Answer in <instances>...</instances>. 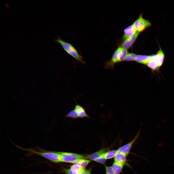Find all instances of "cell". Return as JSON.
<instances>
[{"mask_svg": "<svg viewBox=\"0 0 174 174\" xmlns=\"http://www.w3.org/2000/svg\"><path fill=\"white\" fill-rule=\"evenodd\" d=\"M137 55L133 53H128L124 61H135Z\"/></svg>", "mask_w": 174, "mask_h": 174, "instance_id": "19", "label": "cell"}, {"mask_svg": "<svg viewBox=\"0 0 174 174\" xmlns=\"http://www.w3.org/2000/svg\"><path fill=\"white\" fill-rule=\"evenodd\" d=\"M106 174H115L111 166H105Z\"/></svg>", "mask_w": 174, "mask_h": 174, "instance_id": "21", "label": "cell"}, {"mask_svg": "<svg viewBox=\"0 0 174 174\" xmlns=\"http://www.w3.org/2000/svg\"><path fill=\"white\" fill-rule=\"evenodd\" d=\"M152 54L150 55H137L135 61L137 62L145 65L152 58Z\"/></svg>", "mask_w": 174, "mask_h": 174, "instance_id": "12", "label": "cell"}, {"mask_svg": "<svg viewBox=\"0 0 174 174\" xmlns=\"http://www.w3.org/2000/svg\"><path fill=\"white\" fill-rule=\"evenodd\" d=\"M139 131L134 138L130 142L120 147L117 149L118 152L123 153L127 156L133 144L139 136Z\"/></svg>", "mask_w": 174, "mask_h": 174, "instance_id": "6", "label": "cell"}, {"mask_svg": "<svg viewBox=\"0 0 174 174\" xmlns=\"http://www.w3.org/2000/svg\"><path fill=\"white\" fill-rule=\"evenodd\" d=\"M127 156L124 154L118 152L114 158V162L130 167L127 162Z\"/></svg>", "mask_w": 174, "mask_h": 174, "instance_id": "9", "label": "cell"}, {"mask_svg": "<svg viewBox=\"0 0 174 174\" xmlns=\"http://www.w3.org/2000/svg\"><path fill=\"white\" fill-rule=\"evenodd\" d=\"M128 52L126 50L122 47H118L114 51L112 58L105 64L106 68L112 69L115 64L124 61Z\"/></svg>", "mask_w": 174, "mask_h": 174, "instance_id": "1", "label": "cell"}, {"mask_svg": "<svg viewBox=\"0 0 174 174\" xmlns=\"http://www.w3.org/2000/svg\"><path fill=\"white\" fill-rule=\"evenodd\" d=\"M153 54H152V58L147 62L145 65L152 71H158L160 67L153 59Z\"/></svg>", "mask_w": 174, "mask_h": 174, "instance_id": "14", "label": "cell"}, {"mask_svg": "<svg viewBox=\"0 0 174 174\" xmlns=\"http://www.w3.org/2000/svg\"><path fill=\"white\" fill-rule=\"evenodd\" d=\"M90 161H91L89 160L85 159H80L75 160L72 163L74 164L79 165L82 167L84 168Z\"/></svg>", "mask_w": 174, "mask_h": 174, "instance_id": "15", "label": "cell"}, {"mask_svg": "<svg viewBox=\"0 0 174 174\" xmlns=\"http://www.w3.org/2000/svg\"><path fill=\"white\" fill-rule=\"evenodd\" d=\"M81 174H86L85 172V170L84 169L81 173Z\"/></svg>", "mask_w": 174, "mask_h": 174, "instance_id": "24", "label": "cell"}, {"mask_svg": "<svg viewBox=\"0 0 174 174\" xmlns=\"http://www.w3.org/2000/svg\"><path fill=\"white\" fill-rule=\"evenodd\" d=\"M133 26L138 32H142L151 25V22L148 20L144 19L142 14L134 22Z\"/></svg>", "mask_w": 174, "mask_h": 174, "instance_id": "4", "label": "cell"}, {"mask_svg": "<svg viewBox=\"0 0 174 174\" xmlns=\"http://www.w3.org/2000/svg\"><path fill=\"white\" fill-rule=\"evenodd\" d=\"M139 33L138 32L135 35L125 39L122 44L123 48L127 50L129 49L135 42Z\"/></svg>", "mask_w": 174, "mask_h": 174, "instance_id": "7", "label": "cell"}, {"mask_svg": "<svg viewBox=\"0 0 174 174\" xmlns=\"http://www.w3.org/2000/svg\"><path fill=\"white\" fill-rule=\"evenodd\" d=\"M85 172L86 174H91V169H88L85 170Z\"/></svg>", "mask_w": 174, "mask_h": 174, "instance_id": "23", "label": "cell"}, {"mask_svg": "<svg viewBox=\"0 0 174 174\" xmlns=\"http://www.w3.org/2000/svg\"><path fill=\"white\" fill-rule=\"evenodd\" d=\"M138 32L133 25H131L124 30L123 38L125 39L135 35Z\"/></svg>", "mask_w": 174, "mask_h": 174, "instance_id": "11", "label": "cell"}, {"mask_svg": "<svg viewBox=\"0 0 174 174\" xmlns=\"http://www.w3.org/2000/svg\"><path fill=\"white\" fill-rule=\"evenodd\" d=\"M156 54H153V59L160 67L162 65L165 58V55L161 47Z\"/></svg>", "mask_w": 174, "mask_h": 174, "instance_id": "10", "label": "cell"}, {"mask_svg": "<svg viewBox=\"0 0 174 174\" xmlns=\"http://www.w3.org/2000/svg\"><path fill=\"white\" fill-rule=\"evenodd\" d=\"M62 162L72 163L75 160L80 159L86 158L83 155L72 153L59 152Z\"/></svg>", "mask_w": 174, "mask_h": 174, "instance_id": "5", "label": "cell"}, {"mask_svg": "<svg viewBox=\"0 0 174 174\" xmlns=\"http://www.w3.org/2000/svg\"><path fill=\"white\" fill-rule=\"evenodd\" d=\"M124 165L114 162L111 166L115 174H120L122 172Z\"/></svg>", "mask_w": 174, "mask_h": 174, "instance_id": "16", "label": "cell"}, {"mask_svg": "<svg viewBox=\"0 0 174 174\" xmlns=\"http://www.w3.org/2000/svg\"><path fill=\"white\" fill-rule=\"evenodd\" d=\"M74 110L78 114L79 117L89 118L86 113L85 109L82 106L77 104L75 106Z\"/></svg>", "mask_w": 174, "mask_h": 174, "instance_id": "13", "label": "cell"}, {"mask_svg": "<svg viewBox=\"0 0 174 174\" xmlns=\"http://www.w3.org/2000/svg\"><path fill=\"white\" fill-rule=\"evenodd\" d=\"M109 150L108 148H102L98 151L88 155L87 158L95 161L97 159L103 156L104 153Z\"/></svg>", "mask_w": 174, "mask_h": 174, "instance_id": "8", "label": "cell"}, {"mask_svg": "<svg viewBox=\"0 0 174 174\" xmlns=\"http://www.w3.org/2000/svg\"><path fill=\"white\" fill-rule=\"evenodd\" d=\"M70 168L72 172L75 173L81 174L85 169L79 165L76 164H74L71 166Z\"/></svg>", "mask_w": 174, "mask_h": 174, "instance_id": "18", "label": "cell"}, {"mask_svg": "<svg viewBox=\"0 0 174 174\" xmlns=\"http://www.w3.org/2000/svg\"><path fill=\"white\" fill-rule=\"evenodd\" d=\"M25 150L31 153L42 157L53 162L59 163L62 162L61 155L59 152L43 150L39 151H36L31 149Z\"/></svg>", "mask_w": 174, "mask_h": 174, "instance_id": "2", "label": "cell"}, {"mask_svg": "<svg viewBox=\"0 0 174 174\" xmlns=\"http://www.w3.org/2000/svg\"><path fill=\"white\" fill-rule=\"evenodd\" d=\"M63 171L66 174H81L80 173H75L72 172L70 168H63Z\"/></svg>", "mask_w": 174, "mask_h": 174, "instance_id": "22", "label": "cell"}, {"mask_svg": "<svg viewBox=\"0 0 174 174\" xmlns=\"http://www.w3.org/2000/svg\"><path fill=\"white\" fill-rule=\"evenodd\" d=\"M118 152L117 150H108L104 153L103 156L106 160H109L114 158Z\"/></svg>", "mask_w": 174, "mask_h": 174, "instance_id": "17", "label": "cell"}, {"mask_svg": "<svg viewBox=\"0 0 174 174\" xmlns=\"http://www.w3.org/2000/svg\"><path fill=\"white\" fill-rule=\"evenodd\" d=\"M57 37V39L55 40V41L60 44L67 53L76 60L82 63L85 64L83 60L82 57L73 46L70 43L64 41L58 36Z\"/></svg>", "mask_w": 174, "mask_h": 174, "instance_id": "3", "label": "cell"}, {"mask_svg": "<svg viewBox=\"0 0 174 174\" xmlns=\"http://www.w3.org/2000/svg\"><path fill=\"white\" fill-rule=\"evenodd\" d=\"M66 116L75 119L79 117L78 114L74 109L70 111L66 115Z\"/></svg>", "mask_w": 174, "mask_h": 174, "instance_id": "20", "label": "cell"}]
</instances>
